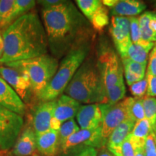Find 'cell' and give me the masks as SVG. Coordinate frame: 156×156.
I'll list each match as a JSON object with an SVG mask.
<instances>
[{
	"label": "cell",
	"instance_id": "6da1fadb",
	"mask_svg": "<svg viewBox=\"0 0 156 156\" xmlns=\"http://www.w3.org/2000/svg\"><path fill=\"white\" fill-rule=\"evenodd\" d=\"M41 17L48 48L57 59L73 48L90 42L92 37L90 23L70 1L42 8Z\"/></svg>",
	"mask_w": 156,
	"mask_h": 156
},
{
	"label": "cell",
	"instance_id": "7a4b0ae2",
	"mask_svg": "<svg viewBox=\"0 0 156 156\" xmlns=\"http://www.w3.org/2000/svg\"><path fill=\"white\" fill-rule=\"evenodd\" d=\"M4 54L0 64L30 59L48 54V40L38 14L29 12L7 27L2 33Z\"/></svg>",
	"mask_w": 156,
	"mask_h": 156
},
{
	"label": "cell",
	"instance_id": "3957f363",
	"mask_svg": "<svg viewBox=\"0 0 156 156\" xmlns=\"http://www.w3.org/2000/svg\"><path fill=\"white\" fill-rule=\"evenodd\" d=\"M64 92L80 103H107L106 89L97 58L91 56L84 61Z\"/></svg>",
	"mask_w": 156,
	"mask_h": 156
},
{
	"label": "cell",
	"instance_id": "277c9868",
	"mask_svg": "<svg viewBox=\"0 0 156 156\" xmlns=\"http://www.w3.org/2000/svg\"><path fill=\"white\" fill-rule=\"evenodd\" d=\"M90 51V43L87 42L72 49L58 64L57 71L46 88L38 97L41 102L56 100L64 92L76 72L86 59Z\"/></svg>",
	"mask_w": 156,
	"mask_h": 156
},
{
	"label": "cell",
	"instance_id": "5b68a950",
	"mask_svg": "<svg viewBox=\"0 0 156 156\" xmlns=\"http://www.w3.org/2000/svg\"><path fill=\"white\" fill-rule=\"evenodd\" d=\"M5 66L23 72L28 77L33 94L38 98L57 71V58L49 54L22 61L10 62Z\"/></svg>",
	"mask_w": 156,
	"mask_h": 156
},
{
	"label": "cell",
	"instance_id": "8992f818",
	"mask_svg": "<svg viewBox=\"0 0 156 156\" xmlns=\"http://www.w3.org/2000/svg\"><path fill=\"white\" fill-rule=\"evenodd\" d=\"M97 61L106 90L116 84L124 81L122 58L111 46L106 45L101 46L98 54Z\"/></svg>",
	"mask_w": 156,
	"mask_h": 156
},
{
	"label": "cell",
	"instance_id": "52a82bcc",
	"mask_svg": "<svg viewBox=\"0 0 156 156\" xmlns=\"http://www.w3.org/2000/svg\"><path fill=\"white\" fill-rule=\"evenodd\" d=\"M132 97H128L119 102L112 103H101L99 104L101 114V136L105 145L112 132L124 121L130 119L129 116V106Z\"/></svg>",
	"mask_w": 156,
	"mask_h": 156
},
{
	"label": "cell",
	"instance_id": "ba28073f",
	"mask_svg": "<svg viewBox=\"0 0 156 156\" xmlns=\"http://www.w3.org/2000/svg\"><path fill=\"white\" fill-rule=\"evenodd\" d=\"M22 116L0 106V147L2 151L13 147L22 132Z\"/></svg>",
	"mask_w": 156,
	"mask_h": 156
},
{
	"label": "cell",
	"instance_id": "9c48e42d",
	"mask_svg": "<svg viewBox=\"0 0 156 156\" xmlns=\"http://www.w3.org/2000/svg\"><path fill=\"white\" fill-rule=\"evenodd\" d=\"M101 136V126L95 129H80L60 145V155L88 147H104Z\"/></svg>",
	"mask_w": 156,
	"mask_h": 156
},
{
	"label": "cell",
	"instance_id": "30bf717a",
	"mask_svg": "<svg viewBox=\"0 0 156 156\" xmlns=\"http://www.w3.org/2000/svg\"><path fill=\"white\" fill-rule=\"evenodd\" d=\"M82 14L88 20L91 26L101 31L109 23L108 7L98 0H77L75 2Z\"/></svg>",
	"mask_w": 156,
	"mask_h": 156
},
{
	"label": "cell",
	"instance_id": "8fae6325",
	"mask_svg": "<svg viewBox=\"0 0 156 156\" xmlns=\"http://www.w3.org/2000/svg\"><path fill=\"white\" fill-rule=\"evenodd\" d=\"M110 33L121 58H125L129 48L132 43L128 17H112Z\"/></svg>",
	"mask_w": 156,
	"mask_h": 156
},
{
	"label": "cell",
	"instance_id": "7c38bea8",
	"mask_svg": "<svg viewBox=\"0 0 156 156\" xmlns=\"http://www.w3.org/2000/svg\"><path fill=\"white\" fill-rule=\"evenodd\" d=\"M0 77L21 98L23 102L30 100L32 90L28 77L23 72L9 67H0Z\"/></svg>",
	"mask_w": 156,
	"mask_h": 156
},
{
	"label": "cell",
	"instance_id": "4fadbf2b",
	"mask_svg": "<svg viewBox=\"0 0 156 156\" xmlns=\"http://www.w3.org/2000/svg\"><path fill=\"white\" fill-rule=\"evenodd\" d=\"M80 103L67 95H62L56 99L55 109L51 129L58 131L62 124L76 116Z\"/></svg>",
	"mask_w": 156,
	"mask_h": 156
},
{
	"label": "cell",
	"instance_id": "5bb4252c",
	"mask_svg": "<svg viewBox=\"0 0 156 156\" xmlns=\"http://www.w3.org/2000/svg\"><path fill=\"white\" fill-rule=\"evenodd\" d=\"M56 99L41 102L35 107L31 115V126L36 135L45 133L51 129Z\"/></svg>",
	"mask_w": 156,
	"mask_h": 156
},
{
	"label": "cell",
	"instance_id": "9a60e30c",
	"mask_svg": "<svg viewBox=\"0 0 156 156\" xmlns=\"http://www.w3.org/2000/svg\"><path fill=\"white\" fill-rule=\"evenodd\" d=\"M0 106L23 116L26 112V105L21 98L0 77Z\"/></svg>",
	"mask_w": 156,
	"mask_h": 156
},
{
	"label": "cell",
	"instance_id": "2e32d148",
	"mask_svg": "<svg viewBox=\"0 0 156 156\" xmlns=\"http://www.w3.org/2000/svg\"><path fill=\"white\" fill-rule=\"evenodd\" d=\"M76 119L81 129L90 130L98 128L102 123V114L99 104L80 106Z\"/></svg>",
	"mask_w": 156,
	"mask_h": 156
},
{
	"label": "cell",
	"instance_id": "e0dca14e",
	"mask_svg": "<svg viewBox=\"0 0 156 156\" xmlns=\"http://www.w3.org/2000/svg\"><path fill=\"white\" fill-rule=\"evenodd\" d=\"M135 122L127 119L115 129L106 142L107 150L114 156H123L122 145L126 138L131 134Z\"/></svg>",
	"mask_w": 156,
	"mask_h": 156
},
{
	"label": "cell",
	"instance_id": "ac0fdd59",
	"mask_svg": "<svg viewBox=\"0 0 156 156\" xmlns=\"http://www.w3.org/2000/svg\"><path fill=\"white\" fill-rule=\"evenodd\" d=\"M36 150V134L32 126H28L20 134L12 153L14 156H32Z\"/></svg>",
	"mask_w": 156,
	"mask_h": 156
},
{
	"label": "cell",
	"instance_id": "d6986e66",
	"mask_svg": "<svg viewBox=\"0 0 156 156\" xmlns=\"http://www.w3.org/2000/svg\"><path fill=\"white\" fill-rule=\"evenodd\" d=\"M36 149L41 156H57L60 154L58 131L51 129L36 135Z\"/></svg>",
	"mask_w": 156,
	"mask_h": 156
},
{
	"label": "cell",
	"instance_id": "ffe728a7",
	"mask_svg": "<svg viewBox=\"0 0 156 156\" xmlns=\"http://www.w3.org/2000/svg\"><path fill=\"white\" fill-rule=\"evenodd\" d=\"M146 8L145 4L138 0H122L117 1L111 9L113 17H134L142 12Z\"/></svg>",
	"mask_w": 156,
	"mask_h": 156
},
{
	"label": "cell",
	"instance_id": "44dd1931",
	"mask_svg": "<svg viewBox=\"0 0 156 156\" xmlns=\"http://www.w3.org/2000/svg\"><path fill=\"white\" fill-rule=\"evenodd\" d=\"M142 38L148 43L156 42V12L147 11L138 17Z\"/></svg>",
	"mask_w": 156,
	"mask_h": 156
},
{
	"label": "cell",
	"instance_id": "7402d4cb",
	"mask_svg": "<svg viewBox=\"0 0 156 156\" xmlns=\"http://www.w3.org/2000/svg\"><path fill=\"white\" fill-rule=\"evenodd\" d=\"M124 74L128 85L139 82L145 78L147 64L136 63L127 58H122Z\"/></svg>",
	"mask_w": 156,
	"mask_h": 156
},
{
	"label": "cell",
	"instance_id": "603a6c76",
	"mask_svg": "<svg viewBox=\"0 0 156 156\" xmlns=\"http://www.w3.org/2000/svg\"><path fill=\"white\" fill-rule=\"evenodd\" d=\"M34 0H14L12 7L5 20L0 24V29H5L14 21L28 13L36 5Z\"/></svg>",
	"mask_w": 156,
	"mask_h": 156
},
{
	"label": "cell",
	"instance_id": "cb8c5ba5",
	"mask_svg": "<svg viewBox=\"0 0 156 156\" xmlns=\"http://www.w3.org/2000/svg\"><path fill=\"white\" fill-rule=\"evenodd\" d=\"M128 18L129 20L130 36H131L132 42L134 44L139 45V46H142V48H145L146 50H147L150 52V51L153 49L154 46H155V44L148 43L142 39L138 17H129Z\"/></svg>",
	"mask_w": 156,
	"mask_h": 156
},
{
	"label": "cell",
	"instance_id": "d4e9b609",
	"mask_svg": "<svg viewBox=\"0 0 156 156\" xmlns=\"http://www.w3.org/2000/svg\"><path fill=\"white\" fill-rule=\"evenodd\" d=\"M142 104L145 119L150 122L152 132L156 134V98L149 96L142 98Z\"/></svg>",
	"mask_w": 156,
	"mask_h": 156
},
{
	"label": "cell",
	"instance_id": "484cf974",
	"mask_svg": "<svg viewBox=\"0 0 156 156\" xmlns=\"http://www.w3.org/2000/svg\"><path fill=\"white\" fill-rule=\"evenodd\" d=\"M149 51L145 48H142L139 45L132 43L131 46L129 48L126 57L136 63L147 64V58L149 56Z\"/></svg>",
	"mask_w": 156,
	"mask_h": 156
},
{
	"label": "cell",
	"instance_id": "4316f807",
	"mask_svg": "<svg viewBox=\"0 0 156 156\" xmlns=\"http://www.w3.org/2000/svg\"><path fill=\"white\" fill-rule=\"evenodd\" d=\"M151 132H152V129L150 122L147 119H144L135 123L130 134L134 139L145 142L146 138L151 134Z\"/></svg>",
	"mask_w": 156,
	"mask_h": 156
},
{
	"label": "cell",
	"instance_id": "83f0119b",
	"mask_svg": "<svg viewBox=\"0 0 156 156\" xmlns=\"http://www.w3.org/2000/svg\"><path fill=\"white\" fill-rule=\"evenodd\" d=\"M126 93V87L124 82L116 84L114 86L109 87L106 90L107 103L114 104L119 102L124 98Z\"/></svg>",
	"mask_w": 156,
	"mask_h": 156
},
{
	"label": "cell",
	"instance_id": "f1b7e54d",
	"mask_svg": "<svg viewBox=\"0 0 156 156\" xmlns=\"http://www.w3.org/2000/svg\"><path fill=\"white\" fill-rule=\"evenodd\" d=\"M80 130L79 126L73 119L65 122L62 124L61 127L58 130V141L59 145H61L64 141H66L69 136H71L75 132Z\"/></svg>",
	"mask_w": 156,
	"mask_h": 156
},
{
	"label": "cell",
	"instance_id": "f546056e",
	"mask_svg": "<svg viewBox=\"0 0 156 156\" xmlns=\"http://www.w3.org/2000/svg\"><path fill=\"white\" fill-rule=\"evenodd\" d=\"M129 119L134 122L145 119V112H144L142 98H132L131 103L129 106Z\"/></svg>",
	"mask_w": 156,
	"mask_h": 156
},
{
	"label": "cell",
	"instance_id": "4dcf8cb0",
	"mask_svg": "<svg viewBox=\"0 0 156 156\" xmlns=\"http://www.w3.org/2000/svg\"><path fill=\"white\" fill-rule=\"evenodd\" d=\"M129 87L130 91H131L132 95H134V97L138 98H142L147 92V80H146V78L145 77L142 80L132 84Z\"/></svg>",
	"mask_w": 156,
	"mask_h": 156
},
{
	"label": "cell",
	"instance_id": "1f68e13d",
	"mask_svg": "<svg viewBox=\"0 0 156 156\" xmlns=\"http://www.w3.org/2000/svg\"><path fill=\"white\" fill-rule=\"evenodd\" d=\"M145 156H156V134L151 132L145 141Z\"/></svg>",
	"mask_w": 156,
	"mask_h": 156
},
{
	"label": "cell",
	"instance_id": "d6a6232c",
	"mask_svg": "<svg viewBox=\"0 0 156 156\" xmlns=\"http://www.w3.org/2000/svg\"><path fill=\"white\" fill-rule=\"evenodd\" d=\"M14 4V0H0V24L8 15Z\"/></svg>",
	"mask_w": 156,
	"mask_h": 156
},
{
	"label": "cell",
	"instance_id": "836d02e7",
	"mask_svg": "<svg viewBox=\"0 0 156 156\" xmlns=\"http://www.w3.org/2000/svg\"><path fill=\"white\" fill-rule=\"evenodd\" d=\"M146 73L156 77V45L154 46L148 56V65Z\"/></svg>",
	"mask_w": 156,
	"mask_h": 156
},
{
	"label": "cell",
	"instance_id": "e575fe53",
	"mask_svg": "<svg viewBox=\"0 0 156 156\" xmlns=\"http://www.w3.org/2000/svg\"><path fill=\"white\" fill-rule=\"evenodd\" d=\"M145 78L147 83V89L146 95L149 97H156V77L146 73Z\"/></svg>",
	"mask_w": 156,
	"mask_h": 156
},
{
	"label": "cell",
	"instance_id": "d590c367",
	"mask_svg": "<svg viewBox=\"0 0 156 156\" xmlns=\"http://www.w3.org/2000/svg\"><path fill=\"white\" fill-rule=\"evenodd\" d=\"M123 156H135V148L129 135L126 138L122 145Z\"/></svg>",
	"mask_w": 156,
	"mask_h": 156
},
{
	"label": "cell",
	"instance_id": "8d00e7d4",
	"mask_svg": "<svg viewBox=\"0 0 156 156\" xmlns=\"http://www.w3.org/2000/svg\"><path fill=\"white\" fill-rule=\"evenodd\" d=\"M98 150L93 147H88L86 149L81 150L73 153L64 154L60 156H97L98 155Z\"/></svg>",
	"mask_w": 156,
	"mask_h": 156
},
{
	"label": "cell",
	"instance_id": "74e56055",
	"mask_svg": "<svg viewBox=\"0 0 156 156\" xmlns=\"http://www.w3.org/2000/svg\"><path fill=\"white\" fill-rule=\"evenodd\" d=\"M62 2V0H41V1H38L39 5L42 6V8L54 7V6L59 5Z\"/></svg>",
	"mask_w": 156,
	"mask_h": 156
},
{
	"label": "cell",
	"instance_id": "f35d334b",
	"mask_svg": "<svg viewBox=\"0 0 156 156\" xmlns=\"http://www.w3.org/2000/svg\"><path fill=\"white\" fill-rule=\"evenodd\" d=\"M116 2L117 0H104V1H102L103 5L106 6V7H111V8H112L116 5Z\"/></svg>",
	"mask_w": 156,
	"mask_h": 156
},
{
	"label": "cell",
	"instance_id": "ab89813d",
	"mask_svg": "<svg viewBox=\"0 0 156 156\" xmlns=\"http://www.w3.org/2000/svg\"><path fill=\"white\" fill-rule=\"evenodd\" d=\"M4 48H5V44H4V38L2 36V33H0V58L3 56Z\"/></svg>",
	"mask_w": 156,
	"mask_h": 156
},
{
	"label": "cell",
	"instance_id": "60d3db41",
	"mask_svg": "<svg viewBox=\"0 0 156 156\" xmlns=\"http://www.w3.org/2000/svg\"><path fill=\"white\" fill-rule=\"evenodd\" d=\"M97 156H114L112 153H111L107 149H103V147L101 148V151L98 153Z\"/></svg>",
	"mask_w": 156,
	"mask_h": 156
},
{
	"label": "cell",
	"instance_id": "b9f144b4",
	"mask_svg": "<svg viewBox=\"0 0 156 156\" xmlns=\"http://www.w3.org/2000/svg\"><path fill=\"white\" fill-rule=\"evenodd\" d=\"M32 156H40V155H38V154L35 153V154H34V155H33Z\"/></svg>",
	"mask_w": 156,
	"mask_h": 156
},
{
	"label": "cell",
	"instance_id": "7bdbcfd3",
	"mask_svg": "<svg viewBox=\"0 0 156 156\" xmlns=\"http://www.w3.org/2000/svg\"><path fill=\"white\" fill-rule=\"evenodd\" d=\"M2 149H1V147H0V153H2Z\"/></svg>",
	"mask_w": 156,
	"mask_h": 156
},
{
	"label": "cell",
	"instance_id": "ee69618b",
	"mask_svg": "<svg viewBox=\"0 0 156 156\" xmlns=\"http://www.w3.org/2000/svg\"><path fill=\"white\" fill-rule=\"evenodd\" d=\"M0 156H2V155H0Z\"/></svg>",
	"mask_w": 156,
	"mask_h": 156
},
{
	"label": "cell",
	"instance_id": "f6af8a7d",
	"mask_svg": "<svg viewBox=\"0 0 156 156\" xmlns=\"http://www.w3.org/2000/svg\"><path fill=\"white\" fill-rule=\"evenodd\" d=\"M9 156H12V155H9Z\"/></svg>",
	"mask_w": 156,
	"mask_h": 156
}]
</instances>
